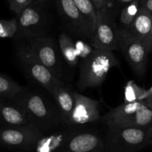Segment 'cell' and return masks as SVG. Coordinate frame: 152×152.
<instances>
[{"instance_id":"obj_1","label":"cell","mask_w":152,"mask_h":152,"mask_svg":"<svg viewBox=\"0 0 152 152\" xmlns=\"http://www.w3.org/2000/svg\"><path fill=\"white\" fill-rule=\"evenodd\" d=\"M120 65L112 51L94 49L89 58L81 62L78 87L80 90L99 87L114 67Z\"/></svg>"},{"instance_id":"obj_2","label":"cell","mask_w":152,"mask_h":152,"mask_svg":"<svg viewBox=\"0 0 152 152\" xmlns=\"http://www.w3.org/2000/svg\"><path fill=\"white\" fill-rule=\"evenodd\" d=\"M149 127L144 129L108 126L105 147L111 152H135L148 145Z\"/></svg>"},{"instance_id":"obj_3","label":"cell","mask_w":152,"mask_h":152,"mask_svg":"<svg viewBox=\"0 0 152 152\" xmlns=\"http://www.w3.org/2000/svg\"><path fill=\"white\" fill-rule=\"evenodd\" d=\"M25 111L32 124L40 130L45 131L54 123L53 112L42 95L24 89L13 99Z\"/></svg>"},{"instance_id":"obj_4","label":"cell","mask_w":152,"mask_h":152,"mask_svg":"<svg viewBox=\"0 0 152 152\" xmlns=\"http://www.w3.org/2000/svg\"><path fill=\"white\" fill-rule=\"evenodd\" d=\"M16 54L22 69L36 83L50 94H52L56 88L64 85L61 80L55 77L48 68L38 60L28 45L19 46Z\"/></svg>"},{"instance_id":"obj_5","label":"cell","mask_w":152,"mask_h":152,"mask_svg":"<svg viewBox=\"0 0 152 152\" xmlns=\"http://www.w3.org/2000/svg\"><path fill=\"white\" fill-rule=\"evenodd\" d=\"M44 0H39L22 10L16 15L18 30L16 39H31L45 35V28L47 24V16L45 11Z\"/></svg>"},{"instance_id":"obj_6","label":"cell","mask_w":152,"mask_h":152,"mask_svg":"<svg viewBox=\"0 0 152 152\" xmlns=\"http://www.w3.org/2000/svg\"><path fill=\"white\" fill-rule=\"evenodd\" d=\"M95 49L112 51L120 50L119 29L111 19L108 9L96 14V22L91 37Z\"/></svg>"},{"instance_id":"obj_7","label":"cell","mask_w":152,"mask_h":152,"mask_svg":"<svg viewBox=\"0 0 152 152\" xmlns=\"http://www.w3.org/2000/svg\"><path fill=\"white\" fill-rule=\"evenodd\" d=\"M43 132L35 125L0 129V143L10 148L30 151Z\"/></svg>"},{"instance_id":"obj_8","label":"cell","mask_w":152,"mask_h":152,"mask_svg":"<svg viewBox=\"0 0 152 152\" xmlns=\"http://www.w3.org/2000/svg\"><path fill=\"white\" fill-rule=\"evenodd\" d=\"M119 44L120 50L132 69L137 75L143 76L146 70L148 55L145 45L123 29H119Z\"/></svg>"},{"instance_id":"obj_9","label":"cell","mask_w":152,"mask_h":152,"mask_svg":"<svg viewBox=\"0 0 152 152\" xmlns=\"http://www.w3.org/2000/svg\"><path fill=\"white\" fill-rule=\"evenodd\" d=\"M28 40V45L38 60L60 80L62 74V65L53 39L50 37L42 36L33 37Z\"/></svg>"},{"instance_id":"obj_10","label":"cell","mask_w":152,"mask_h":152,"mask_svg":"<svg viewBox=\"0 0 152 152\" xmlns=\"http://www.w3.org/2000/svg\"><path fill=\"white\" fill-rule=\"evenodd\" d=\"M74 107L70 117L68 126H78L95 122L100 118V102L73 91Z\"/></svg>"},{"instance_id":"obj_11","label":"cell","mask_w":152,"mask_h":152,"mask_svg":"<svg viewBox=\"0 0 152 152\" xmlns=\"http://www.w3.org/2000/svg\"><path fill=\"white\" fill-rule=\"evenodd\" d=\"M105 148V143L96 134L74 132L59 152H103Z\"/></svg>"},{"instance_id":"obj_12","label":"cell","mask_w":152,"mask_h":152,"mask_svg":"<svg viewBox=\"0 0 152 152\" xmlns=\"http://www.w3.org/2000/svg\"><path fill=\"white\" fill-rule=\"evenodd\" d=\"M58 11L77 34L91 38L87 25L73 0H55Z\"/></svg>"},{"instance_id":"obj_13","label":"cell","mask_w":152,"mask_h":152,"mask_svg":"<svg viewBox=\"0 0 152 152\" xmlns=\"http://www.w3.org/2000/svg\"><path fill=\"white\" fill-rule=\"evenodd\" d=\"M0 123L5 127H19L31 124L25 111L14 101L0 98Z\"/></svg>"},{"instance_id":"obj_14","label":"cell","mask_w":152,"mask_h":152,"mask_svg":"<svg viewBox=\"0 0 152 152\" xmlns=\"http://www.w3.org/2000/svg\"><path fill=\"white\" fill-rule=\"evenodd\" d=\"M73 134L74 132L70 131L54 132L48 135L43 134L33 145L30 151L59 152Z\"/></svg>"},{"instance_id":"obj_15","label":"cell","mask_w":152,"mask_h":152,"mask_svg":"<svg viewBox=\"0 0 152 152\" xmlns=\"http://www.w3.org/2000/svg\"><path fill=\"white\" fill-rule=\"evenodd\" d=\"M151 26L152 13L145 7H141L131 26L126 31L132 37L142 42L145 45L151 32Z\"/></svg>"},{"instance_id":"obj_16","label":"cell","mask_w":152,"mask_h":152,"mask_svg":"<svg viewBox=\"0 0 152 152\" xmlns=\"http://www.w3.org/2000/svg\"><path fill=\"white\" fill-rule=\"evenodd\" d=\"M152 125V110L147 108L144 104L135 112L120 119L107 126H115L123 128L144 129Z\"/></svg>"},{"instance_id":"obj_17","label":"cell","mask_w":152,"mask_h":152,"mask_svg":"<svg viewBox=\"0 0 152 152\" xmlns=\"http://www.w3.org/2000/svg\"><path fill=\"white\" fill-rule=\"evenodd\" d=\"M52 95L57 105L61 121L68 126L70 117L74 107L73 91L62 85L56 88L52 93Z\"/></svg>"},{"instance_id":"obj_18","label":"cell","mask_w":152,"mask_h":152,"mask_svg":"<svg viewBox=\"0 0 152 152\" xmlns=\"http://www.w3.org/2000/svg\"><path fill=\"white\" fill-rule=\"evenodd\" d=\"M59 50L64 60L71 66H76L79 62L76 52L75 43L71 36L66 33H62L59 38Z\"/></svg>"},{"instance_id":"obj_19","label":"cell","mask_w":152,"mask_h":152,"mask_svg":"<svg viewBox=\"0 0 152 152\" xmlns=\"http://www.w3.org/2000/svg\"><path fill=\"white\" fill-rule=\"evenodd\" d=\"M143 103L140 102H123L119 106L111 110L109 112L102 117V120L106 123V125L111 124L120 119L123 118L129 115L132 113L137 111Z\"/></svg>"},{"instance_id":"obj_20","label":"cell","mask_w":152,"mask_h":152,"mask_svg":"<svg viewBox=\"0 0 152 152\" xmlns=\"http://www.w3.org/2000/svg\"><path fill=\"white\" fill-rule=\"evenodd\" d=\"M82 14L88 28L91 38L93 35L96 22V11L91 0H73Z\"/></svg>"},{"instance_id":"obj_21","label":"cell","mask_w":152,"mask_h":152,"mask_svg":"<svg viewBox=\"0 0 152 152\" xmlns=\"http://www.w3.org/2000/svg\"><path fill=\"white\" fill-rule=\"evenodd\" d=\"M146 89L139 86L133 80H130L125 86L123 102H140L143 103L146 98Z\"/></svg>"},{"instance_id":"obj_22","label":"cell","mask_w":152,"mask_h":152,"mask_svg":"<svg viewBox=\"0 0 152 152\" xmlns=\"http://www.w3.org/2000/svg\"><path fill=\"white\" fill-rule=\"evenodd\" d=\"M24 89L8 77L0 74V98L13 99Z\"/></svg>"},{"instance_id":"obj_23","label":"cell","mask_w":152,"mask_h":152,"mask_svg":"<svg viewBox=\"0 0 152 152\" xmlns=\"http://www.w3.org/2000/svg\"><path fill=\"white\" fill-rule=\"evenodd\" d=\"M139 9L138 0H135L133 2L126 4L123 7L120 16V22L123 26V28H121V29H129L133 22L134 19L136 17Z\"/></svg>"},{"instance_id":"obj_24","label":"cell","mask_w":152,"mask_h":152,"mask_svg":"<svg viewBox=\"0 0 152 152\" xmlns=\"http://www.w3.org/2000/svg\"><path fill=\"white\" fill-rule=\"evenodd\" d=\"M17 30L18 23L16 17L9 20H0V38H15Z\"/></svg>"},{"instance_id":"obj_25","label":"cell","mask_w":152,"mask_h":152,"mask_svg":"<svg viewBox=\"0 0 152 152\" xmlns=\"http://www.w3.org/2000/svg\"><path fill=\"white\" fill-rule=\"evenodd\" d=\"M74 43H75L77 57H78L79 61L80 60L81 62L90 57L95 49L91 45L88 44L83 40H77L74 42Z\"/></svg>"},{"instance_id":"obj_26","label":"cell","mask_w":152,"mask_h":152,"mask_svg":"<svg viewBox=\"0 0 152 152\" xmlns=\"http://www.w3.org/2000/svg\"><path fill=\"white\" fill-rule=\"evenodd\" d=\"M36 1H39V0H8V3L10 10L17 15L29 4ZM44 1H46V0H44Z\"/></svg>"},{"instance_id":"obj_27","label":"cell","mask_w":152,"mask_h":152,"mask_svg":"<svg viewBox=\"0 0 152 152\" xmlns=\"http://www.w3.org/2000/svg\"><path fill=\"white\" fill-rule=\"evenodd\" d=\"M96 9V14L108 9V6L111 3V0H91Z\"/></svg>"},{"instance_id":"obj_28","label":"cell","mask_w":152,"mask_h":152,"mask_svg":"<svg viewBox=\"0 0 152 152\" xmlns=\"http://www.w3.org/2000/svg\"><path fill=\"white\" fill-rule=\"evenodd\" d=\"M143 104L147 108L152 110V86L147 90L146 98H145V100L143 102Z\"/></svg>"},{"instance_id":"obj_29","label":"cell","mask_w":152,"mask_h":152,"mask_svg":"<svg viewBox=\"0 0 152 152\" xmlns=\"http://www.w3.org/2000/svg\"><path fill=\"white\" fill-rule=\"evenodd\" d=\"M145 47H146L147 51H148V53L152 51V26H151V32H150V34H149V37H148V40H147L146 43H145Z\"/></svg>"},{"instance_id":"obj_30","label":"cell","mask_w":152,"mask_h":152,"mask_svg":"<svg viewBox=\"0 0 152 152\" xmlns=\"http://www.w3.org/2000/svg\"><path fill=\"white\" fill-rule=\"evenodd\" d=\"M135 0H111V3L115 2L117 4H123V5H126L128 4H130V3L133 2Z\"/></svg>"},{"instance_id":"obj_31","label":"cell","mask_w":152,"mask_h":152,"mask_svg":"<svg viewBox=\"0 0 152 152\" xmlns=\"http://www.w3.org/2000/svg\"><path fill=\"white\" fill-rule=\"evenodd\" d=\"M145 9L150 11L152 13V0H146L144 2V7Z\"/></svg>"},{"instance_id":"obj_32","label":"cell","mask_w":152,"mask_h":152,"mask_svg":"<svg viewBox=\"0 0 152 152\" xmlns=\"http://www.w3.org/2000/svg\"><path fill=\"white\" fill-rule=\"evenodd\" d=\"M148 145H152V125L149 127L148 132Z\"/></svg>"}]
</instances>
